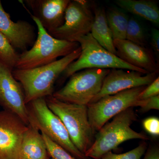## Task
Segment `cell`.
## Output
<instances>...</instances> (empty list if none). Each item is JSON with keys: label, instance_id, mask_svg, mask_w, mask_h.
<instances>
[{"label": "cell", "instance_id": "cell-19", "mask_svg": "<svg viewBox=\"0 0 159 159\" xmlns=\"http://www.w3.org/2000/svg\"><path fill=\"white\" fill-rule=\"evenodd\" d=\"M106 17L114 40L125 39L129 19L127 16L118 9H111L106 12Z\"/></svg>", "mask_w": 159, "mask_h": 159}, {"label": "cell", "instance_id": "cell-23", "mask_svg": "<svg viewBox=\"0 0 159 159\" xmlns=\"http://www.w3.org/2000/svg\"><path fill=\"white\" fill-rule=\"evenodd\" d=\"M43 139L45 142L49 156L53 159H80L77 158L65 149L52 141L43 133Z\"/></svg>", "mask_w": 159, "mask_h": 159}, {"label": "cell", "instance_id": "cell-16", "mask_svg": "<svg viewBox=\"0 0 159 159\" xmlns=\"http://www.w3.org/2000/svg\"><path fill=\"white\" fill-rule=\"evenodd\" d=\"M20 159H49V156L45 142L39 129L29 124L23 136Z\"/></svg>", "mask_w": 159, "mask_h": 159}, {"label": "cell", "instance_id": "cell-7", "mask_svg": "<svg viewBox=\"0 0 159 159\" xmlns=\"http://www.w3.org/2000/svg\"><path fill=\"white\" fill-rule=\"evenodd\" d=\"M110 70L92 68L78 71L71 75L66 84L52 96L63 102L87 106L99 93Z\"/></svg>", "mask_w": 159, "mask_h": 159}, {"label": "cell", "instance_id": "cell-12", "mask_svg": "<svg viewBox=\"0 0 159 159\" xmlns=\"http://www.w3.org/2000/svg\"><path fill=\"white\" fill-rule=\"evenodd\" d=\"M157 72L149 73L142 76L143 74L137 71L111 69L104 78L99 93L94 97L90 103L97 102L105 96L113 95L134 88L149 85L157 78Z\"/></svg>", "mask_w": 159, "mask_h": 159}, {"label": "cell", "instance_id": "cell-15", "mask_svg": "<svg viewBox=\"0 0 159 159\" xmlns=\"http://www.w3.org/2000/svg\"><path fill=\"white\" fill-rule=\"evenodd\" d=\"M116 55L125 62L147 73L157 72L158 66L152 52L126 39L114 40Z\"/></svg>", "mask_w": 159, "mask_h": 159}, {"label": "cell", "instance_id": "cell-26", "mask_svg": "<svg viewBox=\"0 0 159 159\" xmlns=\"http://www.w3.org/2000/svg\"><path fill=\"white\" fill-rule=\"evenodd\" d=\"M142 112H147L151 110H159V95L139 101V106Z\"/></svg>", "mask_w": 159, "mask_h": 159}, {"label": "cell", "instance_id": "cell-24", "mask_svg": "<svg viewBox=\"0 0 159 159\" xmlns=\"http://www.w3.org/2000/svg\"><path fill=\"white\" fill-rule=\"evenodd\" d=\"M143 127L146 132L153 136L159 135V119L156 117H150L143 120Z\"/></svg>", "mask_w": 159, "mask_h": 159}, {"label": "cell", "instance_id": "cell-1", "mask_svg": "<svg viewBox=\"0 0 159 159\" xmlns=\"http://www.w3.org/2000/svg\"><path fill=\"white\" fill-rule=\"evenodd\" d=\"M80 53L79 47L70 54L49 64L28 70H12L15 79L22 87L26 104L36 99L52 96L56 80Z\"/></svg>", "mask_w": 159, "mask_h": 159}, {"label": "cell", "instance_id": "cell-21", "mask_svg": "<svg viewBox=\"0 0 159 159\" xmlns=\"http://www.w3.org/2000/svg\"><path fill=\"white\" fill-rule=\"evenodd\" d=\"M125 39L143 47H145L147 43L142 26L134 18L129 19Z\"/></svg>", "mask_w": 159, "mask_h": 159}, {"label": "cell", "instance_id": "cell-29", "mask_svg": "<svg viewBox=\"0 0 159 159\" xmlns=\"http://www.w3.org/2000/svg\"><path fill=\"white\" fill-rule=\"evenodd\" d=\"M49 159H53L51 158H49Z\"/></svg>", "mask_w": 159, "mask_h": 159}, {"label": "cell", "instance_id": "cell-10", "mask_svg": "<svg viewBox=\"0 0 159 159\" xmlns=\"http://www.w3.org/2000/svg\"><path fill=\"white\" fill-rule=\"evenodd\" d=\"M27 129L16 115L0 111V159H20L21 144Z\"/></svg>", "mask_w": 159, "mask_h": 159}, {"label": "cell", "instance_id": "cell-3", "mask_svg": "<svg viewBox=\"0 0 159 159\" xmlns=\"http://www.w3.org/2000/svg\"><path fill=\"white\" fill-rule=\"evenodd\" d=\"M37 27L36 40L30 50L19 55L15 68L28 70L49 64L60 57L70 54L80 47L77 42H70L52 37L42 25L39 20L31 15Z\"/></svg>", "mask_w": 159, "mask_h": 159}, {"label": "cell", "instance_id": "cell-2", "mask_svg": "<svg viewBox=\"0 0 159 159\" xmlns=\"http://www.w3.org/2000/svg\"><path fill=\"white\" fill-rule=\"evenodd\" d=\"M137 119L133 107L123 111L100 129L95 136L93 143L85 154V157L99 159L106 153L116 149L123 142L132 139L148 140L145 134L137 132L131 127Z\"/></svg>", "mask_w": 159, "mask_h": 159}, {"label": "cell", "instance_id": "cell-22", "mask_svg": "<svg viewBox=\"0 0 159 159\" xmlns=\"http://www.w3.org/2000/svg\"><path fill=\"white\" fill-rule=\"evenodd\" d=\"M147 143L143 141L137 147L127 152L122 154L109 152L99 159H141L147 150Z\"/></svg>", "mask_w": 159, "mask_h": 159}, {"label": "cell", "instance_id": "cell-20", "mask_svg": "<svg viewBox=\"0 0 159 159\" xmlns=\"http://www.w3.org/2000/svg\"><path fill=\"white\" fill-rule=\"evenodd\" d=\"M19 55L7 38L0 32V61L9 70H14Z\"/></svg>", "mask_w": 159, "mask_h": 159}, {"label": "cell", "instance_id": "cell-28", "mask_svg": "<svg viewBox=\"0 0 159 159\" xmlns=\"http://www.w3.org/2000/svg\"><path fill=\"white\" fill-rule=\"evenodd\" d=\"M143 159H159V149L157 146L149 147Z\"/></svg>", "mask_w": 159, "mask_h": 159}, {"label": "cell", "instance_id": "cell-17", "mask_svg": "<svg viewBox=\"0 0 159 159\" xmlns=\"http://www.w3.org/2000/svg\"><path fill=\"white\" fill-rule=\"evenodd\" d=\"M90 33L102 48L116 55L112 34L109 27L105 10L100 7L94 9L93 21Z\"/></svg>", "mask_w": 159, "mask_h": 159}, {"label": "cell", "instance_id": "cell-11", "mask_svg": "<svg viewBox=\"0 0 159 159\" xmlns=\"http://www.w3.org/2000/svg\"><path fill=\"white\" fill-rule=\"evenodd\" d=\"M11 71L0 61V106L5 110L16 115L28 125L29 117L24 91Z\"/></svg>", "mask_w": 159, "mask_h": 159}, {"label": "cell", "instance_id": "cell-18", "mask_svg": "<svg viewBox=\"0 0 159 159\" xmlns=\"http://www.w3.org/2000/svg\"><path fill=\"white\" fill-rule=\"evenodd\" d=\"M115 3L125 11L159 25V9L157 3L148 0H116Z\"/></svg>", "mask_w": 159, "mask_h": 159}, {"label": "cell", "instance_id": "cell-8", "mask_svg": "<svg viewBox=\"0 0 159 159\" xmlns=\"http://www.w3.org/2000/svg\"><path fill=\"white\" fill-rule=\"evenodd\" d=\"M146 86L134 88L105 96L88 105L89 121L94 131H98L109 120L123 111L138 107L139 95Z\"/></svg>", "mask_w": 159, "mask_h": 159}, {"label": "cell", "instance_id": "cell-5", "mask_svg": "<svg viewBox=\"0 0 159 159\" xmlns=\"http://www.w3.org/2000/svg\"><path fill=\"white\" fill-rule=\"evenodd\" d=\"M81 48L79 57L70 64L62 73L68 78L78 71L87 69H119L148 74L146 71L125 62L117 55L106 50L97 42L91 33L77 40Z\"/></svg>", "mask_w": 159, "mask_h": 159}, {"label": "cell", "instance_id": "cell-4", "mask_svg": "<svg viewBox=\"0 0 159 159\" xmlns=\"http://www.w3.org/2000/svg\"><path fill=\"white\" fill-rule=\"evenodd\" d=\"M45 99L48 107L62 121L75 147L85 155L95 136L89 121L87 106L63 102L52 96Z\"/></svg>", "mask_w": 159, "mask_h": 159}, {"label": "cell", "instance_id": "cell-14", "mask_svg": "<svg viewBox=\"0 0 159 159\" xmlns=\"http://www.w3.org/2000/svg\"><path fill=\"white\" fill-rule=\"evenodd\" d=\"M70 0H27L25 2L33 11L48 33L61 27L65 20V11Z\"/></svg>", "mask_w": 159, "mask_h": 159}, {"label": "cell", "instance_id": "cell-13", "mask_svg": "<svg viewBox=\"0 0 159 159\" xmlns=\"http://www.w3.org/2000/svg\"><path fill=\"white\" fill-rule=\"evenodd\" d=\"M0 32L7 38L15 49L27 51L36 39L33 26L25 20L13 21L0 1Z\"/></svg>", "mask_w": 159, "mask_h": 159}, {"label": "cell", "instance_id": "cell-27", "mask_svg": "<svg viewBox=\"0 0 159 159\" xmlns=\"http://www.w3.org/2000/svg\"><path fill=\"white\" fill-rule=\"evenodd\" d=\"M159 31L157 29H153L152 30L151 46L157 57L159 55Z\"/></svg>", "mask_w": 159, "mask_h": 159}, {"label": "cell", "instance_id": "cell-25", "mask_svg": "<svg viewBox=\"0 0 159 159\" xmlns=\"http://www.w3.org/2000/svg\"><path fill=\"white\" fill-rule=\"evenodd\" d=\"M159 95V77L147 85L139 95V100H144Z\"/></svg>", "mask_w": 159, "mask_h": 159}, {"label": "cell", "instance_id": "cell-6", "mask_svg": "<svg viewBox=\"0 0 159 159\" xmlns=\"http://www.w3.org/2000/svg\"><path fill=\"white\" fill-rule=\"evenodd\" d=\"M26 106L29 124L36 126L41 133L75 157L88 159L75 147L62 121L48 107L45 98L33 100Z\"/></svg>", "mask_w": 159, "mask_h": 159}, {"label": "cell", "instance_id": "cell-9", "mask_svg": "<svg viewBox=\"0 0 159 159\" xmlns=\"http://www.w3.org/2000/svg\"><path fill=\"white\" fill-rule=\"evenodd\" d=\"M94 16L85 1H70L65 11L63 24L49 33L59 40L77 42L90 33Z\"/></svg>", "mask_w": 159, "mask_h": 159}]
</instances>
